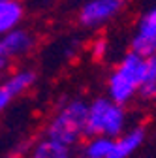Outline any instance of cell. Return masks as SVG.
<instances>
[{
  "mask_svg": "<svg viewBox=\"0 0 156 158\" xmlns=\"http://www.w3.org/2000/svg\"><path fill=\"white\" fill-rule=\"evenodd\" d=\"M6 68V56H0V70Z\"/></svg>",
  "mask_w": 156,
  "mask_h": 158,
  "instance_id": "15",
  "label": "cell"
},
{
  "mask_svg": "<svg viewBox=\"0 0 156 158\" xmlns=\"http://www.w3.org/2000/svg\"><path fill=\"white\" fill-rule=\"evenodd\" d=\"M115 137L107 135H92L85 147V156L88 158H111L113 156Z\"/></svg>",
  "mask_w": 156,
  "mask_h": 158,
  "instance_id": "10",
  "label": "cell"
},
{
  "mask_svg": "<svg viewBox=\"0 0 156 158\" xmlns=\"http://www.w3.org/2000/svg\"><path fill=\"white\" fill-rule=\"evenodd\" d=\"M124 130V109L111 98H98L88 106L85 135L117 137Z\"/></svg>",
  "mask_w": 156,
  "mask_h": 158,
  "instance_id": "3",
  "label": "cell"
},
{
  "mask_svg": "<svg viewBox=\"0 0 156 158\" xmlns=\"http://www.w3.org/2000/svg\"><path fill=\"white\" fill-rule=\"evenodd\" d=\"M34 81H36V73L30 72V70H23V72L13 73L2 87H4V89L10 92V96L13 98V96H17V94L25 92L27 89H30V87L34 85Z\"/></svg>",
  "mask_w": 156,
  "mask_h": 158,
  "instance_id": "12",
  "label": "cell"
},
{
  "mask_svg": "<svg viewBox=\"0 0 156 158\" xmlns=\"http://www.w3.org/2000/svg\"><path fill=\"white\" fill-rule=\"evenodd\" d=\"M105 49H107V42H105V40H98V42L94 44L92 53H94V56H96V58H102V56L105 55Z\"/></svg>",
  "mask_w": 156,
  "mask_h": 158,
  "instance_id": "13",
  "label": "cell"
},
{
  "mask_svg": "<svg viewBox=\"0 0 156 158\" xmlns=\"http://www.w3.org/2000/svg\"><path fill=\"white\" fill-rule=\"evenodd\" d=\"M124 8V0H88L79 11V23L87 28L100 27Z\"/></svg>",
  "mask_w": 156,
  "mask_h": 158,
  "instance_id": "4",
  "label": "cell"
},
{
  "mask_svg": "<svg viewBox=\"0 0 156 158\" xmlns=\"http://www.w3.org/2000/svg\"><path fill=\"white\" fill-rule=\"evenodd\" d=\"M143 79H145V56L132 51L122 58V62L117 66V70L109 77L107 83L109 98L121 106L128 104L133 98V94L139 90Z\"/></svg>",
  "mask_w": 156,
  "mask_h": 158,
  "instance_id": "1",
  "label": "cell"
},
{
  "mask_svg": "<svg viewBox=\"0 0 156 158\" xmlns=\"http://www.w3.org/2000/svg\"><path fill=\"white\" fill-rule=\"evenodd\" d=\"M143 141H145V130L143 128H133L122 135H117L111 158H126V156L133 154L143 145Z\"/></svg>",
  "mask_w": 156,
  "mask_h": 158,
  "instance_id": "7",
  "label": "cell"
},
{
  "mask_svg": "<svg viewBox=\"0 0 156 158\" xmlns=\"http://www.w3.org/2000/svg\"><path fill=\"white\" fill-rule=\"evenodd\" d=\"M0 45H2L6 56L23 55V53H27V51L34 45V38H32L27 30H21V28L15 27V28H11L10 32L2 34V38H0Z\"/></svg>",
  "mask_w": 156,
  "mask_h": 158,
  "instance_id": "6",
  "label": "cell"
},
{
  "mask_svg": "<svg viewBox=\"0 0 156 158\" xmlns=\"http://www.w3.org/2000/svg\"><path fill=\"white\" fill-rule=\"evenodd\" d=\"M132 51L143 56L156 53V8H152L139 19L138 34L132 40Z\"/></svg>",
  "mask_w": 156,
  "mask_h": 158,
  "instance_id": "5",
  "label": "cell"
},
{
  "mask_svg": "<svg viewBox=\"0 0 156 158\" xmlns=\"http://www.w3.org/2000/svg\"><path fill=\"white\" fill-rule=\"evenodd\" d=\"M70 149L72 147H68V145H64V143H60V141H56V139L47 135L45 139H42L36 145L32 154L36 158H66V156L72 154Z\"/></svg>",
  "mask_w": 156,
  "mask_h": 158,
  "instance_id": "9",
  "label": "cell"
},
{
  "mask_svg": "<svg viewBox=\"0 0 156 158\" xmlns=\"http://www.w3.org/2000/svg\"><path fill=\"white\" fill-rule=\"evenodd\" d=\"M10 100H11V96H10V92L4 89V87H0V111H2L8 104H10Z\"/></svg>",
  "mask_w": 156,
  "mask_h": 158,
  "instance_id": "14",
  "label": "cell"
},
{
  "mask_svg": "<svg viewBox=\"0 0 156 158\" xmlns=\"http://www.w3.org/2000/svg\"><path fill=\"white\" fill-rule=\"evenodd\" d=\"M0 56H6V55H4V49H2V45H0Z\"/></svg>",
  "mask_w": 156,
  "mask_h": 158,
  "instance_id": "16",
  "label": "cell"
},
{
  "mask_svg": "<svg viewBox=\"0 0 156 158\" xmlns=\"http://www.w3.org/2000/svg\"><path fill=\"white\" fill-rule=\"evenodd\" d=\"M145 100L156 98V53L145 56V79L138 90Z\"/></svg>",
  "mask_w": 156,
  "mask_h": 158,
  "instance_id": "11",
  "label": "cell"
},
{
  "mask_svg": "<svg viewBox=\"0 0 156 158\" xmlns=\"http://www.w3.org/2000/svg\"><path fill=\"white\" fill-rule=\"evenodd\" d=\"M87 111H88V106L83 100H73L66 104L49 123L45 134L68 147H73L85 135Z\"/></svg>",
  "mask_w": 156,
  "mask_h": 158,
  "instance_id": "2",
  "label": "cell"
},
{
  "mask_svg": "<svg viewBox=\"0 0 156 158\" xmlns=\"http://www.w3.org/2000/svg\"><path fill=\"white\" fill-rule=\"evenodd\" d=\"M23 6L17 0H0V36L15 28L23 19Z\"/></svg>",
  "mask_w": 156,
  "mask_h": 158,
  "instance_id": "8",
  "label": "cell"
}]
</instances>
